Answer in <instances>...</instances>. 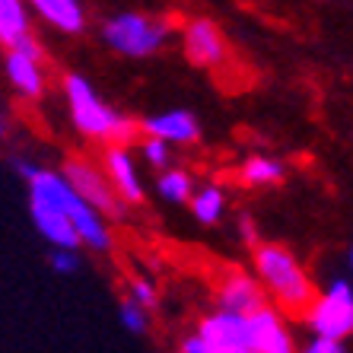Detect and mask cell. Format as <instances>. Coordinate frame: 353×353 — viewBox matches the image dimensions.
Wrapping results in <instances>:
<instances>
[{
	"label": "cell",
	"instance_id": "1",
	"mask_svg": "<svg viewBox=\"0 0 353 353\" xmlns=\"http://www.w3.org/2000/svg\"><path fill=\"white\" fill-rule=\"evenodd\" d=\"M252 258H255V274L264 293L271 296L277 309L283 315H305V309L315 299V287L309 274L303 271V264L296 261V255L283 245L274 242H258L252 245Z\"/></svg>",
	"mask_w": 353,
	"mask_h": 353
},
{
	"label": "cell",
	"instance_id": "2",
	"mask_svg": "<svg viewBox=\"0 0 353 353\" xmlns=\"http://www.w3.org/2000/svg\"><path fill=\"white\" fill-rule=\"evenodd\" d=\"M64 96L67 108H70V121L86 140H96L102 147L108 143H131L137 134V124L128 115H121L118 108H112L105 99H99L92 83L80 74L64 77Z\"/></svg>",
	"mask_w": 353,
	"mask_h": 353
},
{
	"label": "cell",
	"instance_id": "3",
	"mask_svg": "<svg viewBox=\"0 0 353 353\" xmlns=\"http://www.w3.org/2000/svg\"><path fill=\"white\" fill-rule=\"evenodd\" d=\"M26 185H29V194L61 207V210L70 216L77 236H80V245L92 248V252H108V248H112V232H108V226H105V216L77 194L74 185L64 179L61 169L54 172V169H41L39 165V169L26 179Z\"/></svg>",
	"mask_w": 353,
	"mask_h": 353
},
{
	"label": "cell",
	"instance_id": "4",
	"mask_svg": "<svg viewBox=\"0 0 353 353\" xmlns=\"http://www.w3.org/2000/svg\"><path fill=\"white\" fill-rule=\"evenodd\" d=\"M102 41L121 58H153L169 41V26L147 13H118L102 26Z\"/></svg>",
	"mask_w": 353,
	"mask_h": 353
},
{
	"label": "cell",
	"instance_id": "5",
	"mask_svg": "<svg viewBox=\"0 0 353 353\" xmlns=\"http://www.w3.org/2000/svg\"><path fill=\"white\" fill-rule=\"evenodd\" d=\"M61 172H64V179L70 181V185H74L77 194H80L90 207H96L102 216L118 220V216L124 214V201L118 197V191L112 188V181H108L102 165H96L86 157H70V159H64Z\"/></svg>",
	"mask_w": 353,
	"mask_h": 353
},
{
	"label": "cell",
	"instance_id": "6",
	"mask_svg": "<svg viewBox=\"0 0 353 353\" xmlns=\"http://www.w3.org/2000/svg\"><path fill=\"white\" fill-rule=\"evenodd\" d=\"M305 325L312 334L344 341L353 334V287L347 280H334L321 296H315L305 309Z\"/></svg>",
	"mask_w": 353,
	"mask_h": 353
},
{
	"label": "cell",
	"instance_id": "7",
	"mask_svg": "<svg viewBox=\"0 0 353 353\" xmlns=\"http://www.w3.org/2000/svg\"><path fill=\"white\" fill-rule=\"evenodd\" d=\"M207 353H252V319L230 309H216L197 321Z\"/></svg>",
	"mask_w": 353,
	"mask_h": 353
},
{
	"label": "cell",
	"instance_id": "8",
	"mask_svg": "<svg viewBox=\"0 0 353 353\" xmlns=\"http://www.w3.org/2000/svg\"><path fill=\"white\" fill-rule=\"evenodd\" d=\"M41 45L29 35L19 45L7 48L3 58V70H7L10 86L19 92L23 99H39L45 92V67H41Z\"/></svg>",
	"mask_w": 353,
	"mask_h": 353
},
{
	"label": "cell",
	"instance_id": "9",
	"mask_svg": "<svg viewBox=\"0 0 353 353\" xmlns=\"http://www.w3.org/2000/svg\"><path fill=\"white\" fill-rule=\"evenodd\" d=\"M181 48H185V58L194 67H201V70H214V67L226 64V58H230L220 26L204 17L185 23V29H181Z\"/></svg>",
	"mask_w": 353,
	"mask_h": 353
},
{
	"label": "cell",
	"instance_id": "10",
	"mask_svg": "<svg viewBox=\"0 0 353 353\" xmlns=\"http://www.w3.org/2000/svg\"><path fill=\"white\" fill-rule=\"evenodd\" d=\"M268 305V293L255 277H248L242 271H232L223 277L220 290H216V309H230V312L252 315Z\"/></svg>",
	"mask_w": 353,
	"mask_h": 353
},
{
	"label": "cell",
	"instance_id": "11",
	"mask_svg": "<svg viewBox=\"0 0 353 353\" xmlns=\"http://www.w3.org/2000/svg\"><path fill=\"white\" fill-rule=\"evenodd\" d=\"M102 169H105L112 188L118 191V197H121L124 204H140L143 201V185H140L137 165H134L124 143H108L105 157H102Z\"/></svg>",
	"mask_w": 353,
	"mask_h": 353
},
{
	"label": "cell",
	"instance_id": "12",
	"mask_svg": "<svg viewBox=\"0 0 353 353\" xmlns=\"http://www.w3.org/2000/svg\"><path fill=\"white\" fill-rule=\"evenodd\" d=\"M29 216H32L35 230L41 232L45 242L61 245V248H80V236H77L74 223H70V216H67L61 207H54V204H48V201H41V197L29 194Z\"/></svg>",
	"mask_w": 353,
	"mask_h": 353
},
{
	"label": "cell",
	"instance_id": "13",
	"mask_svg": "<svg viewBox=\"0 0 353 353\" xmlns=\"http://www.w3.org/2000/svg\"><path fill=\"white\" fill-rule=\"evenodd\" d=\"M252 319V353H290L296 350L293 334L283 325V315L280 309L264 305L258 312L248 315Z\"/></svg>",
	"mask_w": 353,
	"mask_h": 353
},
{
	"label": "cell",
	"instance_id": "14",
	"mask_svg": "<svg viewBox=\"0 0 353 353\" xmlns=\"http://www.w3.org/2000/svg\"><path fill=\"white\" fill-rule=\"evenodd\" d=\"M140 128L150 137H163L165 143H194L201 137L197 118L191 112H185V108H172V112H163V115L143 118Z\"/></svg>",
	"mask_w": 353,
	"mask_h": 353
},
{
	"label": "cell",
	"instance_id": "15",
	"mask_svg": "<svg viewBox=\"0 0 353 353\" xmlns=\"http://www.w3.org/2000/svg\"><path fill=\"white\" fill-rule=\"evenodd\" d=\"M29 7L64 35H80L86 26V13H83L80 0H29Z\"/></svg>",
	"mask_w": 353,
	"mask_h": 353
},
{
	"label": "cell",
	"instance_id": "16",
	"mask_svg": "<svg viewBox=\"0 0 353 353\" xmlns=\"http://www.w3.org/2000/svg\"><path fill=\"white\" fill-rule=\"evenodd\" d=\"M29 35H32V29H29L26 0H0V45L13 48Z\"/></svg>",
	"mask_w": 353,
	"mask_h": 353
},
{
	"label": "cell",
	"instance_id": "17",
	"mask_svg": "<svg viewBox=\"0 0 353 353\" xmlns=\"http://www.w3.org/2000/svg\"><path fill=\"white\" fill-rule=\"evenodd\" d=\"M283 175H287V169L274 157H252L242 165V181L252 188H271V185L283 181Z\"/></svg>",
	"mask_w": 353,
	"mask_h": 353
},
{
	"label": "cell",
	"instance_id": "18",
	"mask_svg": "<svg viewBox=\"0 0 353 353\" xmlns=\"http://www.w3.org/2000/svg\"><path fill=\"white\" fill-rule=\"evenodd\" d=\"M191 210H194V216L201 223H216L223 216V210H226V194H223L216 185H204V188L191 191Z\"/></svg>",
	"mask_w": 353,
	"mask_h": 353
},
{
	"label": "cell",
	"instance_id": "19",
	"mask_svg": "<svg viewBox=\"0 0 353 353\" xmlns=\"http://www.w3.org/2000/svg\"><path fill=\"white\" fill-rule=\"evenodd\" d=\"M157 191L165 201H172V204H185L191 197V191H194V179L185 169H165L157 179Z\"/></svg>",
	"mask_w": 353,
	"mask_h": 353
},
{
	"label": "cell",
	"instance_id": "20",
	"mask_svg": "<svg viewBox=\"0 0 353 353\" xmlns=\"http://www.w3.org/2000/svg\"><path fill=\"white\" fill-rule=\"evenodd\" d=\"M121 325L128 331H131V334H147V328H150V321H147V309H143V305H137L131 299V296H128V299H124L121 303Z\"/></svg>",
	"mask_w": 353,
	"mask_h": 353
},
{
	"label": "cell",
	"instance_id": "21",
	"mask_svg": "<svg viewBox=\"0 0 353 353\" xmlns=\"http://www.w3.org/2000/svg\"><path fill=\"white\" fill-rule=\"evenodd\" d=\"M169 147H172V143H165L163 137H150L147 134V140L140 143V153H143V159H147L153 169H165V165H169Z\"/></svg>",
	"mask_w": 353,
	"mask_h": 353
},
{
	"label": "cell",
	"instance_id": "22",
	"mask_svg": "<svg viewBox=\"0 0 353 353\" xmlns=\"http://www.w3.org/2000/svg\"><path fill=\"white\" fill-rule=\"evenodd\" d=\"M48 264H51V271H58V274H77V271H80V255H77V248L54 245Z\"/></svg>",
	"mask_w": 353,
	"mask_h": 353
},
{
	"label": "cell",
	"instance_id": "23",
	"mask_svg": "<svg viewBox=\"0 0 353 353\" xmlns=\"http://www.w3.org/2000/svg\"><path fill=\"white\" fill-rule=\"evenodd\" d=\"M131 299L137 305H143V309H153L157 305V287L150 283V280H143V277H137V280H131Z\"/></svg>",
	"mask_w": 353,
	"mask_h": 353
},
{
	"label": "cell",
	"instance_id": "24",
	"mask_svg": "<svg viewBox=\"0 0 353 353\" xmlns=\"http://www.w3.org/2000/svg\"><path fill=\"white\" fill-rule=\"evenodd\" d=\"M309 353H341L344 350V341H334V337H325V334H315L309 344H305Z\"/></svg>",
	"mask_w": 353,
	"mask_h": 353
},
{
	"label": "cell",
	"instance_id": "25",
	"mask_svg": "<svg viewBox=\"0 0 353 353\" xmlns=\"http://www.w3.org/2000/svg\"><path fill=\"white\" fill-rule=\"evenodd\" d=\"M181 353H207V344H204V337L197 334H188V337H181Z\"/></svg>",
	"mask_w": 353,
	"mask_h": 353
},
{
	"label": "cell",
	"instance_id": "26",
	"mask_svg": "<svg viewBox=\"0 0 353 353\" xmlns=\"http://www.w3.org/2000/svg\"><path fill=\"white\" fill-rule=\"evenodd\" d=\"M239 232H242V242H248V245H258V232H255V223L248 220V216H242V220H239Z\"/></svg>",
	"mask_w": 353,
	"mask_h": 353
},
{
	"label": "cell",
	"instance_id": "27",
	"mask_svg": "<svg viewBox=\"0 0 353 353\" xmlns=\"http://www.w3.org/2000/svg\"><path fill=\"white\" fill-rule=\"evenodd\" d=\"M0 140H3V124H0Z\"/></svg>",
	"mask_w": 353,
	"mask_h": 353
},
{
	"label": "cell",
	"instance_id": "28",
	"mask_svg": "<svg viewBox=\"0 0 353 353\" xmlns=\"http://www.w3.org/2000/svg\"><path fill=\"white\" fill-rule=\"evenodd\" d=\"M350 264H353V252H350Z\"/></svg>",
	"mask_w": 353,
	"mask_h": 353
}]
</instances>
